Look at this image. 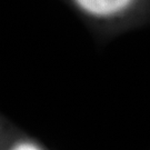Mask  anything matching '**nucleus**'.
I'll list each match as a JSON object with an SVG mask.
<instances>
[{
  "label": "nucleus",
  "instance_id": "2",
  "mask_svg": "<svg viewBox=\"0 0 150 150\" xmlns=\"http://www.w3.org/2000/svg\"><path fill=\"white\" fill-rule=\"evenodd\" d=\"M11 150H41L38 146L30 144V142H21L19 145L15 146Z\"/></svg>",
  "mask_w": 150,
  "mask_h": 150
},
{
  "label": "nucleus",
  "instance_id": "1",
  "mask_svg": "<svg viewBox=\"0 0 150 150\" xmlns=\"http://www.w3.org/2000/svg\"><path fill=\"white\" fill-rule=\"evenodd\" d=\"M66 2L100 42L150 25V0H66Z\"/></svg>",
  "mask_w": 150,
  "mask_h": 150
}]
</instances>
